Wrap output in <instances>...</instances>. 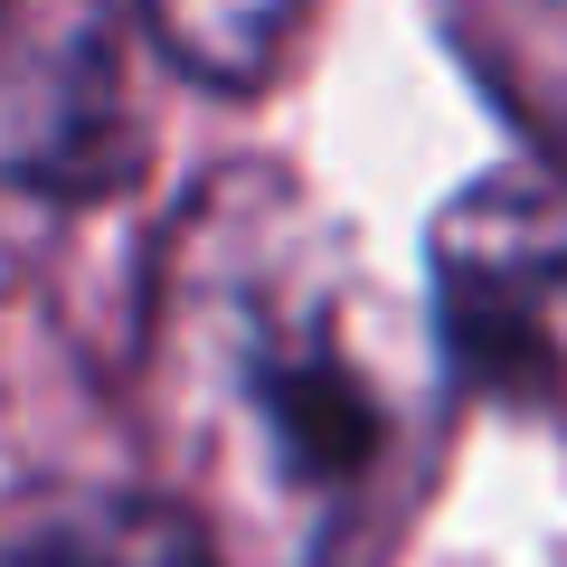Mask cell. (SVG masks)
Wrapping results in <instances>:
<instances>
[{"instance_id": "3957f363", "label": "cell", "mask_w": 567, "mask_h": 567, "mask_svg": "<svg viewBox=\"0 0 567 567\" xmlns=\"http://www.w3.org/2000/svg\"><path fill=\"white\" fill-rule=\"evenodd\" d=\"M133 171L114 0H0V189H85Z\"/></svg>"}, {"instance_id": "7a4b0ae2", "label": "cell", "mask_w": 567, "mask_h": 567, "mask_svg": "<svg viewBox=\"0 0 567 567\" xmlns=\"http://www.w3.org/2000/svg\"><path fill=\"white\" fill-rule=\"evenodd\" d=\"M435 360L454 388L567 425V171L511 162L425 237Z\"/></svg>"}, {"instance_id": "8992f818", "label": "cell", "mask_w": 567, "mask_h": 567, "mask_svg": "<svg viewBox=\"0 0 567 567\" xmlns=\"http://www.w3.org/2000/svg\"><path fill=\"white\" fill-rule=\"evenodd\" d=\"M133 10L171 66H189L208 85H256L284 58V39L303 29L312 0H133Z\"/></svg>"}, {"instance_id": "6da1fadb", "label": "cell", "mask_w": 567, "mask_h": 567, "mask_svg": "<svg viewBox=\"0 0 567 567\" xmlns=\"http://www.w3.org/2000/svg\"><path fill=\"white\" fill-rule=\"evenodd\" d=\"M162 398L275 567H388L435 483L445 360L275 171H227L162 256Z\"/></svg>"}, {"instance_id": "5b68a950", "label": "cell", "mask_w": 567, "mask_h": 567, "mask_svg": "<svg viewBox=\"0 0 567 567\" xmlns=\"http://www.w3.org/2000/svg\"><path fill=\"white\" fill-rule=\"evenodd\" d=\"M464 66L548 142L567 152V0H435Z\"/></svg>"}, {"instance_id": "277c9868", "label": "cell", "mask_w": 567, "mask_h": 567, "mask_svg": "<svg viewBox=\"0 0 567 567\" xmlns=\"http://www.w3.org/2000/svg\"><path fill=\"white\" fill-rule=\"evenodd\" d=\"M0 567H218L181 502L95 473H39L0 502Z\"/></svg>"}]
</instances>
